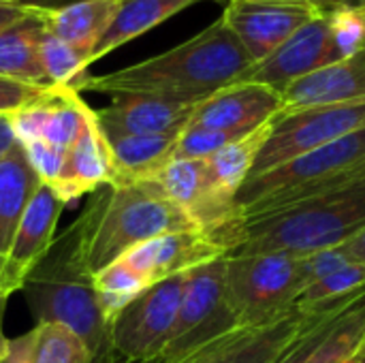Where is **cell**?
I'll return each mask as SVG.
<instances>
[{
    "instance_id": "31",
    "label": "cell",
    "mask_w": 365,
    "mask_h": 363,
    "mask_svg": "<svg viewBox=\"0 0 365 363\" xmlns=\"http://www.w3.org/2000/svg\"><path fill=\"white\" fill-rule=\"evenodd\" d=\"M329 17V34L342 60L351 58L365 45V9L334 6L323 9Z\"/></svg>"
},
{
    "instance_id": "38",
    "label": "cell",
    "mask_w": 365,
    "mask_h": 363,
    "mask_svg": "<svg viewBox=\"0 0 365 363\" xmlns=\"http://www.w3.org/2000/svg\"><path fill=\"white\" fill-rule=\"evenodd\" d=\"M6 302H9V295L0 291V357L4 355V351H6V342H9V338L4 336V329H2V321H4Z\"/></svg>"
},
{
    "instance_id": "7",
    "label": "cell",
    "mask_w": 365,
    "mask_h": 363,
    "mask_svg": "<svg viewBox=\"0 0 365 363\" xmlns=\"http://www.w3.org/2000/svg\"><path fill=\"white\" fill-rule=\"evenodd\" d=\"M154 180L192 225L225 248L227 255L242 244L244 212L235 201V193L214 178L205 158H173Z\"/></svg>"
},
{
    "instance_id": "28",
    "label": "cell",
    "mask_w": 365,
    "mask_h": 363,
    "mask_svg": "<svg viewBox=\"0 0 365 363\" xmlns=\"http://www.w3.org/2000/svg\"><path fill=\"white\" fill-rule=\"evenodd\" d=\"M41 58H43V66L51 86H66L81 94V86L90 77L88 68L90 64H94L92 53L88 49L75 47L49 34L45 28L43 41H41Z\"/></svg>"
},
{
    "instance_id": "8",
    "label": "cell",
    "mask_w": 365,
    "mask_h": 363,
    "mask_svg": "<svg viewBox=\"0 0 365 363\" xmlns=\"http://www.w3.org/2000/svg\"><path fill=\"white\" fill-rule=\"evenodd\" d=\"M225 267L227 257H220L186 274L173 332L154 363L184 362L205 344L240 329L225 297Z\"/></svg>"
},
{
    "instance_id": "45",
    "label": "cell",
    "mask_w": 365,
    "mask_h": 363,
    "mask_svg": "<svg viewBox=\"0 0 365 363\" xmlns=\"http://www.w3.org/2000/svg\"><path fill=\"white\" fill-rule=\"evenodd\" d=\"M222 2H225V4H227V2H229V0H222ZM304 2H312V4H314V0H304Z\"/></svg>"
},
{
    "instance_id": "36",
    "label": "cell",
    "mask_w": 365,
    "mask_h": 363,
    "mask_svg": "<svg viewBox=\"0 0 365 363\" xmlns=\"http://www.w3.org/2000/svg\"><path fill=\"white\" fill-rule=\"evenodd\" d=\"M17 143H19V139H17V135H15L11 116L0 113V160H2Z\"/></svg>"
},
{
    "instance_id": "37",
    "label": "cell",
    "mask_w": 365,
    "mask_h": 363,
    "mask_svg": "<svg viewBox=\"0 0 365 363\" xmlns=\"http://www.w3.org/2000/svg\"><path fill=\"white\" fill-rule=\"evenodd\" d=\"M340 246L349 252V257H351L353 261L365 263V229L364 231H359L357 235H353L349 242L340 244Z\"/></svg>"
},
{
    "instance_id": "6",
    "label": "cell",
    "mask_w": 365,
    "mask_h": 363,
    "mask_svg": "<svg viewBox=\"0 0 365 363\" xmlns=\"http://www.w3.org/2000/svg\"><path fill=\"white\" fill-rule=\"evenodd\" d=\"M299 255H227L225 297L240 327H261L297 310L304 291Z\"/></svg>"
},
{
    "instance_id": "21",
    "label": "cell",
    "mask_w": 365,
    "mask_h": 363,
    "mask_svg": "<svg viewBox=\"0 0 365 363\" xmlns=\"http://www.w3.org/2000/svg\"><path fill=\"white\" fill-rule=\"evenodd\" d=\"M45 9H36L21 21L0 32V75L34 86H51L41 58L45 34Z\"/></svg>"
},
{
    "instance_id": "18",
    "label": "cell",
    "mask_w": 365,
    "mask_h": 363,
    "mask_svg": "<svg viewBox=\"0 0 365 363\" xmlns=\"http://www.w3.org/2000/svg\"><path fill=\"white\" fill-rule=\"evenodd\" d=\"M115 180V167L109 150V141L92 111L77 141L66 152L64 165L58 178L47 184L66 205L75 203L83 195H92L103 184Z\"/></svg>"
},
{
    "instance_id": "26",
    "label": "cell",
    "mask_w": 365,
    "mask_h": 363,
    "mask_svg": "<svg viewBox=\"0 0 365 363\" xmlns=\"http://www.w3.org/2000/svg\"><path fill=\"white\" fill-rule=\"evenodd\" d=\"M180 133L165 135H126L109 141L115 178L154 180L171 160Z\"/></svg>"
},
{
    "instance_id": "23",
    "label": "cell",
    "mask_w": 365,
    "mask_h": 363,
    "mask_svg": "<svg viewBox=\"0 0 365 363\" xmlns=\"http://www.w3.org/2000/svg\"><path fill=\"white\" fill-rule=\"evenodd\" d=\"M118 9L120 0H77L64 6L45 9L43 21L49 34L92 53L113 24Z\"/></svg>"
},
{
    "instance_id": "14",
    "label": "cell",
    "mask_w": 365,
    "mask_h": 363,
    "mask_svg": "<svg viewBox=\"0 0 365 363\" xmlns=\"http://www.w3.org/2000/svg\"><path fill=\"white\" fill-rule=\"evenodd\" d=\"M94 109L81 94L66 86H51L30 105L11 113L19 143L43 141L60 152H68L83 131Z\"/></svg>"
},
{
    "instance_id": "22",
    "label": "cell",
    "mask_w": 365,
    "mask_h": 363,
    "mask_svg": "<svg viewBox=\"0 0 365 363\" xmlns=\"http://www.w3.org/2000/svg\"><path fill=\"white\" fill-rule=\"evenodd\" d=\"M0 363H92L77 334L56 323H34L26 334L9 338Z\"/></svg>"
},
{
    "instance_id": "24",
    "label": "cell",
    "mask_w": 365,
    "mask_h": 363,
    "mask_svg": "<svg viewBox=\"0 0 365 363\" xmlns=\"http://www.w3.org/2000/svg\"><path fill=\"white\" fill-rule=\"evenodd\" d=\"M21 143L0 160V257H6L30 199L41 186Z\"/></svg>"
},
{
    "instance_id": "43",
    "label": "cell",
    "mask_w": 365,
    "mask_h": 363,
    "mask_svg": "<svg viewBox=\"0 0 365 363\" xmlns=\"http://www.w3.org/2000/svg\"><path fill=\"white\" fill-rule=\"evenodd\" d=\"M365 175V163L359 167V171H357V178H364Z\"/></svg>"
},
{
    "instance_id": "9",
    "label": "cell",
    "mask_w": 365,
    "mask_h": 363,
    "mask_svg": "<svg viewBox=\"0 0 365 363\" xmlns=\"http://www.w3.org/2000/svg\"><path fill=\"white\" fill-rule=\"evenodd\" d=\"M365 126V101L282 109L269 122V133L259 150L250 175L265 173L291 158L323 148Z\"/></svg>"
},
{
    "instance_id": "17",
    "label": "cell",
    "mask_w": 365,
    "mask_h": 363,
    "mask_svg": "<svg viewBox=\"0 0 365 363\" xmlns=\"http://www.w3.org/2000/svg\"><path fill=\"white\" fill-rule=\"evenodd\" d=\"M197 105L141 94H115L107 107L94 109V113L105 137L113 139L126 135L182 133L188 126Z\"/></svg>"
},
{
    "instance_id": "1",
    "label": "cell",
    "mask_w": 365,
    "mask_h": 363,
    "mask_svg": "<svg viewBox=\"0 0 365 363\" xmlns=\"http://www.w3.org/2000/svg\"><path fill=\"white\" fill-rule=\"evenodd\" d=\"M252 64V58L220 15L205 30L173 49L107 75H90L81 92L141 94L197 105L218 90L242 81Z\"/></svg>"
},
{
    "instance_id": "4",
    "label": "cell",
    "mask_w": 365,
    "mask_h": 363,
    "mask_svg": "<svg viewBox=\"0 0 365 363\" xmlns=\"http://www.w3.org/2000/svg\"><path fill=\"white\" fill-rule=\"evenodd\" d=\"M364 229L365 175L280 210L244 216V237L231 255L291 252L302 257L340 246Z\"/></svg>"
},
{
    "instance_id": "3",
    "label": "cell",
    "mask_w": 365,
    "mask_h": 363,
    "mask_svg": "<svg viewBox=\"0 0 365 363\" xmlns=\"http://www.w3.org/2000/svg\"><path fill=\"white\" fill-rule=\"evenodd\" d=\"M21 293L34 323H56L77 334L88 347L92 363H122L109 353L111 323L103 312L94 274L81 257L75 225L53 240L47 255L30 272Z\"/></svg>"
},
{
    "instance_id": "25",
    "label": "cell",
    "mask_w": 365,
    "mask_h": 363,
    "mask_svg": "<svg viewBox=\"0 0 365 363\" xmlns=\"http://www.w3.org/2000/svg\"><path fill=\"white\" fill-rule=\"evenodd\" d=\"M197 2H203V0H120L118 15L113 24L109 26V30L98 41V45L94 47L92 60L94 62L101 60L103 56L150 32L152 28L160 26L169 17L178 15L180 11ZM216 2H222V0H216Z\"/></svg>"
},
{
    "instance_id": "40",
    "label": "cell",
    "mask_w": 365,
    "mask_h": 363,
    "mask_svg": "<svg viewBox=\"0 0 365 363\" xmlns=\"http://www.w3.org/2000/svg\"><path fill=\"white\" fill-rule=\"evenodd\" d=\"M349 0H314L319 9H334V6H344Z\"/></svg>"
},
{
    "instance_id": "32",
    "label": "cell",
    "mask_w": 365,
    "mask_h": 363,
    "mask_svg": "<svg viewBox=\"0 0 365 363\" xmlns=\"http://www.w3.org/2000/svg\"><path fill=\"white\" fill-rule=\"evenodd\" d=\"M235 139H242V137H237L233 133H225V131L188 124L178 137L173 158H210L212 154H216L218 150H222L225 145H229Z\"/></svg>"
},
{
    "instance_id": "10",
    "label": "cell",
    "mask_w": 365,
    "mask_h": 363,
    "mask_svg": "<svg viewBox=\"0 0 365 363\" xmlns=\"http://www.w3.org/2000/svg\"><path fill=\"white\" fill-rule=\"evenodd\" d=\"M186 274L156 282L122 308L111 321L109 353L115 362L152 363L173 332Z\"/></svg>"
},
{
    "instance_id": "20",
    "label": "cell",
    "mask_w": 365,
    "mask_h": 363,
    "mask_svg": "<svg viewBox=\"0 0 365 363\" xmlns=\"http://www.w3.org/2000/svg\"><path fill=\"white\" fill-rule=\"evenodd\" d=\"M365 101V45L346 60L319 68L282 92V109Z\"/></svg>"
},
{
    "instance_id": "2",
    "label": "cell",
    "mask_w": 365,
    "mask_h": 363,
    "mask_svg": "<svg viewBox=\"0 0 365 363\" xmlns=\"http://www.w3.org/2000/svg\"><path fill=\"white\" fill-rule=\"evenodd\" d=\"M73 225L81 257L94 276L154 237L199 231L156 180L126 178H115L88 195Z\"/></svg>"
},
{
    "instance_id": "12",
    "label": "cell",
    "mask_w": 365,
    "mask_h": 363,
    "mask_svg": "<svg viewBox=\"0 0 365 363\" xmlns=\"http://www.w3.org/2000/svg\"><path fill=\"white\" fill-rule=\"evenodd\" d=\"M340 53L329 34V17L327 11H319L310 21H306L295 34H291L274 53L265 60L252 64L242 81L263 83L282 92L297 79L325 68L329 64L340 62Z\"/></svg>"
},
{
    "instance_id": "29",
    "label": "cell",
    "mask_w": 365,
    "mask_h": 363,
    "mask_svg": "<svg viewBox=\"0 0 365 363\" xmlns=\"http://www.w3.org/2000/svg\"><path fill=\"white\" fill-rule=\"evenodd\" d=\"M94 285H96V293L103 306V312L107 317V321L111 323L115 319V315L126 308L137 295H141L145 289V282L137 276V272L122 259H118L115 263H111L109 267L101 270L94 276Z\"/></svg>"
},
{
    "instance_id": "41",
    "label": "cell",
    "mask_w": 365,
    "mask_h": 363,
    "mask_svg": "<svg viewBox=\"0 0 365 363\" xmlns=\"http://www.w3.org/2000/svg\"><path fill=\"white\" fill-rule=\"evenodd\" d=\"M344 6H357V9H365V0H349Z\"/></svg>"
},
{
    "instance_id": "15",
    "label": "cell",
    "mask_w": 365,
    "mask_h": 363,
    "mask_svg": "<svg viewBox=\"0 0 365 363\" xmlns=\"http://www.w3.org/2000/svg\"><path fill=\"white\" fill-rule=\"evenodd\" d=\"M282 111V96L255 81L231 83L201 101L188 124L244 137Z\"/></svg>"
},
{
    "instance_id": "33",
    "label": "cell",
    "mask_w": 365,
    "mask_h": 363,
    "mask_svg": "<svg viewBox=\"0 0 365 363\" xmlns=\"http://www.w3.org/2000/svg\"><path fill=\"white\" fill-rule=\"evenodd\" d=\"M349 263H353V259L349 257V252L342 246H334V248L317 250V252H310V255H302L299 267H302L304 289L310 287L312 282L342 270Z\"/></svg>"
},
{
    "instance_id": "42",
    "label": "cell",
    "mask_w": 365,
    "mask_h": 363,
    "mask_svg": "<svg viewBox=\"0 0 365 363\" xmlns=\"http://www.w3.org/2000/svg\"><path fill=\"white\" fill-rule=\"evenodd\" d=\"M349 363H365V351H361L359 355H355V357H353Z\"/></svg>"
},
{
    "instance_id": "19",
    "label": "cell",
    "mask_w": 365,
    "mask_h": 363,
    "mask_svg": "<svg viewBox=\"0 0 365 363\" xmlns=\"http://www.w3.org/2000/svg\"><path fill=\"white\" fill-rule=\"evenodd\" d=\"M304 319L302 310H293L282 319L261 327H240L180 363H274ZM154 363V362H152Z\"/></svg>"
},
{
    "instance_id": "39",
    "label": "cell",
    "mask_w": 365,
    "mask_h": 363,
    "mask_svg": "<svg viewBox=\"0 0 365 363\" xmlns=\"http://www.w3.org/2000/svg\"><path fill=\"white\" fill-rule=\"evenodd\" d=\"M2 2H13V4H24V6H38V9H56L60 0H2Z\"/></svg>"
},
{
    "instance_id": "27",
    "label": "cell",
    "mask_w": 365,
    "mask_h": 363,
    "mask_svg": "<svg viewBox=\"0 0 365 363\" xmlns=\"http://www.w3.org/2000/svg\"><path fill=\"white\" fill-rule=\"evenodd\" d=\"M272 122V120H269ZM269 122L263 124L261 128L248 133L242 139L231 141L229 145H225L222 150H218L216 154H212L207 160L214 178L231 193L237 195L240 186L246 182V178L250 175L255 160L259 156V150L263 148L267 133H269Z\"/></svg>"
},
{
    "instance_id": "13",
    "label": "cell",
    "mask_w": 365,
    "mask_h": 363,
    "mask_svg": "<svg viewBox=\"0 0 365 363\" xmlns=\"http://www.w3.org/2000/svg\"><path fill=\"white\" fill-rule=\"evenodd\" d=\"M66 203L47 186L41 184L30 199L26 214L17 227L13 244L4 257L0 272V291L9 297L21 291L30 272L41 263L56 240V229Z\"/></svg>"
},
{
    "instance_id": "16",
    "label": "cell",
    "mask_w": 365,
    "mask_h": 363,
    "mask_svg": "<svg viewBox=\"0 0 365 363\" xmlns=\"http://www.w3.org/2000/svg\"><path fill=\"white\" fill-rule=\"evenodd\" d=\"M220 257H227L225 248H220L203 231H180L154 237L137 246L124 255L122 261H126L137 272L145 287H152L173 276L188 274L190 270Z\"/></svg>"
},
{
    "instance_id": "35",
    "label": "cell",
    "mask_w": 365,
    "mask_h": 363,
    "mask_svg": "<svg viewBox=\"0 0 365 363\" xmlns=\"http://www.w3.org/2000/svg\"><path fill=\"white\" fill-rule=\"evenodd\" d=\"M38 6H24V4H13V2H2L0 0V32L11 28L13 24L21 21L30 13H34Z\"/></svg>"
},
{
    "instance_id": "30",
    "label": "cell",
    "mask_w": 365,
    "mask_h": 363,
    "mask_svg": "<svg viewBox=\"0 0 365 363\" xmlns=\"http://www.w3.org/2000/svg\"><path fill=\"white\" fill-rule=\"evenodd\" d=\"M365 287V263H349L344 265L342 270L312 282L310 287H306L302 291V295L297 297V304L295 308L297 310H304V308H310V306H317L325 300H331V297H338V295H346V293H353V291H359Z\"/></svg>"
},
{
    "instance_id": "11",
    "label": "cell",
    "mask_w": 365,
    "mask_h": 363,
    "mask_svg": "<svg viewBox=\"0 0 365 363\" xmlns=\"http://www.w3.org/2000/svg\"><path fill=\"white\" fill-rule=\"evenodd\" d=\"M319 11L317 4L304 0H229L222 19L257 64Z\"/></svg>"
},
{
    "instance_id": "5",
    "label": "cell",
    "mask_w": 365,
    "mask_h": 363,
    "mask_svg": "<svg viewBox=\"0 0 365 363\" xmlns=\"http://www.w3.org/2000/svg\"><path fill=\"white\" fill-rule=\"evenodd\" d=\"M364 163L365 126L265 173L248 175L240 186L235 201L244 216L280 210L355 180Z\"/></svg>"
},
{
    "instance_id": "34",
    "label": "cell",
    "mask_w": 365,
    "mask_h": 363,
    "mask_svg": "<svg viewBox=\"0 0 365 363\" xmlns=\"http://www.w3.org/2000/svg\"><path fill=\"white\" fill-rule=\"evenodd\" d=\"M51 86H34L17 79H9L0 75V113L11 116L19 111L21 107L36 101L41 94H45Z\"/></svg>"
},
{
    "instance_id": "44",
    "label": "cell",
    "mask_w": 365,
    "mask_h": 363,
    "mask_svg": "<svg viewBox=\"0 0 365 363\" xmlns=\"http://www.w3.org/2000/svg\"><path fill=\"white\" fill-rule=\"evenodd\" d=\"M2 265H4V257H0V272H2Z\"/></svg>"
}]
</instances>
